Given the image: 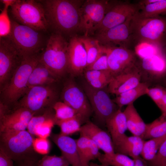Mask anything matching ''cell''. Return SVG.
<instances>
[{
  "mask_svg": "<svg viewBox=\"0 0 166 166\" xmlns=\"http://www.w3.org/2000/svg\"><path fill=\"white\" fill-rule=\"evenodd\" d=\"M45 10L49 29L53 33L71 35L78 31L80 12L83 0L40 1Z\"/></svg>",
  "mask_w": 166,
  "mask_h": 166,
  "instance_id": "6da1fadb",
  "label": "cell"
},
{
  "mask_svg": "<svg viewBox=\"0 0 166 166\" xmlns=\"http://www.w3.org/2000/svg\"><path fill=\"white\" fill-rule=\"evenodd\" d=\"M34 136L26 130L0 132V149L17 165L36 163L43 156L34 150Z\"/></svg>",
  "mask_w": 166,
  "mask_h": 166,
  "instance_id": "7a4b0ae2",
  "label": "cell"
},
{
  "mask_svg": "<svg viewBox=\"0 0 166 166\" xmlns=\"http://www.w3.org/2000/svg\"><path fill=\"white\" fill-rule=\"evenodd\" d=\"M39 53L23 57L8 82L1 89L0 104L12 108L17 105L28 88L30 75L39 61Z\"/></svg>",
  "mask_w": 166,
  "mask_h": 166,
  "instance_id": "3957f363",
  "label": "cell"
},
{
  "mask_svg": "<svg viewBox=\"0 0 166 166\" xmlns=\"http://www.w3.org/2000/svg\"><path fill=\"white\" fill-rule=\"evenodd\" d=\"M69 42L62 35L52 33L39 60L59 80L68 73Z\"/></svg>",
  "mask_w": 166,
  "mask_h": 166,
  "instance_id": "277c9868",
  "label": "cell"
},
{
  "mask_svg": "<svg viewBox=\"0 0 166 166\" xmlns=\"http://www.w3.org/2000/svg\"><path fill=\"white\" fill-rule=\"evenodd\" d=\"M138 12L131 20L132 39L136 40L139 44L147 43L163 47L166 34V19L159 16L143 17Z\"/></svg>",
  "mask_w": 166,
  "mask_h": 166,
  "instance_id": "5b68a950",
  "label": "cell"
},
{
  "mask_svg": "<svg viewBox=\"0 0 166 166\" xmlns=\"http://www.w3.org/2000/svg\"><path fill=\"white\" fill-rule=\"evenodd\" d=\"M12 19L36 30L45 32L49 29L44 7L40 1L17 0L10 6Z\"/></svg>",
  "mask_w": 166,
  "mask_h": 166,
  "instance_id": "8992f818",
  "label": "cell"
},
{
  "mask_svg": "<svg viewBox=\"0 0 166 166\" xmlns=\"http://www.w3.org/2000/svg\"><path fill=\"white\" fill-rule=\"evenodd\" d=\"M11 30L7 36L23 57L39 54L45 44L43 32L20 24L11 19Z\"/></svg>",
  "mask_w": 166,
  "mask_h": 166,
  "instance_id": "52a82bcc",
  "label": "cell"
},
{
  "mask_svg": "<svg viewBox=\"0 0 166 166\" xmlns=\"http://www.w3.org/2000/svg\"><path fill=\"white\" fill-rule=\"evenodd\" d=\"M55 83L28 88L17 105L28 109L34 114V116L42 114L52 108L58 101V92L54 86Z\"/></svg>",
  "mask_w": 166,
  "mask_h": 166,
  "instance_id": "ba28073f",
  "label": "cell"
},
{
  "mask_svg": "<svg viewBox=\"0 0 166 166\" xmlns=\"http://www.w3.org/2000/svg\"><path fill=\"white\" fill-rule=\"evenodd\" d=\"M111 5L105 0L84 1L80 9L78 31L83 32L85 36L95 32Z\"/></svg>",
  "mask_w": 166,
  "mask_h": 166,
  "instance_id": "9c48e42d",
  "label": "cell"
},
{
  "mask_svg": "<svg viewBox=\"0 0 166 166\" xmlns=\"http://www.w3.org/2000/svg\"><path fill=\"white\" fill-rule=\"evenodd\" d=\"M83 89L95 118L101 124L106 126L107 120L118 107L103 89L94 88L87 82L83 85Z\"/></svg>",
  "mask_w": 166,
  "mask_h": 166,
  "instance_id": "30bf717a",
  "label": "cell"
},
{
  "mask_svg": "<svg viewBox=\"0 0 166 166\" xmlns=\"http://www.w3.org/2000/svg\"><path fill=\"white\" fill-rule=\"evenodd\" d=\"M61 97L62 101L73 109L85 123L93 113L88 98L84 90L72 79L65 81Z\"/></svg>",
  "mask_w": 166,
  "mask_h": 166,
  "instance_id": "8fae6325",
  "label": "cell"
},
{
  "mask_svg": "<svg viewBox=\"0 0 166 166\" xmlns=\"http://www.w3.org/2000/svg\"><path fill=\"white\" fill-rule=\"evenodd\" d=\"M23 57L7 37L0 38V89L9 81Z\"/></svg>",
  "mask_w": 166,
  "mask_h": 166,
  "instance_id": "7c38bea8",
  "label": "cell"
},
{
  "mask_svg": "<svg viewBox=\"0 0 166 166\" xmlns=\"http://www.w3.org/2000/svg\"><path fill=\"white\" fill-rule=\"evenodd\" d=\"M34 115L28 109L17 105L10 109L0 105V132L26 130Z\"/></svg>",
  "mask_w": 166,
  "mask_h": 166,
  "instance_id": "4fadbf2b",
  "label": "cell"
},
{
  "mask_svg": "<svg viewBox=\"0 0 166 166\" xmlns=\"http://www.w3.org/2000/svg\"><path fill=\"white\" fill-rule=\"evenodd\" d=\"M139 10L138 5L128 2L112 4L102 22L96 29L97 33L104 31L121 24Z\"/></svg>",
  "mask_w": 166,
  "mask_h": 166,
  "instance_id": "5bb4252c",
  "label": "cell"
},
{
  "mask_svg": "<svg viewBox=\"0 0 166 166\" xmlns=\"http://www.w3.org/2000/svg\"><path fill=\"white\" fill-rule=\"evenodd\" d=\"M103 46L108 55L109 70L113 77L135 65V53L126 47Z\"/></svg>",
  "mask_w": 166,
  "mask_h": 166,
  "instance_id": "9a60e30c",
  "label": "cell"
},
{
  "mask_svg": "<svg viewBox=\"0 0 166 166\" xmlns=\"http://www.w3.org/2000/svg\"><path fill=\"white\" fill-rule=\"evenodd\" d=\"M133 16L121 24L97 33L95 38L103 46L125 47V44L132 39L131 22Z\"/></svg>",
  "mask_w": 166,
  "mask_h": 166,
  "instance_id": "2e32d148",
  "label": "cell"
},
{
  "mask_svg": "<svg viewBox=\"0 0 166 166\" xmlns=\"http://www.w3.org/2000/svg\"><path fill=\"white\" fill-rule=\"evenodd\" d=\"M68 61V73L77 76L84 72L87 63L86 52L79 37L76 35L71 36L69 42Z\"/></svg>",
  "mask_w": 166,
  "mask_h": 166,
  "instance_id": "e0dca14e",
  "label": "cell"
},
{
  "mask_svg": "<svg viewBox=\"0 0 166 166\" xmlns=\"http://www.w3.org/2000/svg\"><path fill=\"white\" fill-rule=\"evenodd\" d=\"M79 133L80 134L86 136L94 142L104 154L111 155L115 152L109 133L95 123L88 121L82 125Z\"/></svg>",
  "mask_w": 166,
  "mask_h": 166,
  "instance_id": "ac0fdd59",
  "label": "cell"
},
{
  "mask_svg": "<svg viewBox=\"0 0 166 166\" xmlns=\"http://www.w3.org/2000/svg\"><path fill=\"white\" fill-rule=\"evenodd\" d=\"M141 73L136 66L113 77L108 85L109 92L117 96L139 85Z\"/></svg>",
  "mask_w": 166,
  "mask_h": 166,
  "instance_id": "d6986e66",
  "label": "cell"
},
{
  "mask_svg": "<svg viewBox=\"0 0 166 166\" xmlns=\"http://www.w3.org/2000/svg\"><path fill=\"white\" fill-rule=\"evenodd\" d=\"M50 137L70 166H81L76 139L60 133H52Z\"/></svg>",
  "mask_w": 166,
  "mask_h": 166,
  "instance_id": "ffe728a7",
  "label": "cell"
},
{
  "mask_svg": "<svg viewBox=\"0 0 166 166\" xmlns=\"http://www.w3.org/2000/svg\"><path fill=\"white\" fill-rule=\"evenodd\" d=\"M141 59V67L147 72L158 78L166 75V55L163 49Z\"/></svg>",
  "mask_w": 166,
  "mask_h": 166,
  "instance_id": "44dd1931",
  "label": "cell"
},
{
  "mask_svg": "<svg viewBox=\"0 0 166 166\" xmlns=\"http://www.w3.org/2000/svg\"><path fill=\"white\" fill-rule=\"evenodd\" d=\"M144 141L138 136L126 135L114 146L115 152L134 159L140 155Z\"/></svg>",
  "mask_w": 166,
  "mask_h": 166,
  "instance_id": "7402d4cb",
  "label": "cell"
},
{
  "mask_svg": "<svg viewBox=\"0 0 166 166\" xmlns=\"http://www.w3.org/2000/svg\"><path fill=\"white\" fill-rule=\"evenodd\" d=\"M106 126L114 146L125 135L127 129L125 116L121 109L117 110L107 120Z\"/></svg>",
  "mask_w": 166,
  "mask_h": 166,
  "instance_id": "603a6c76",
  "label": "cell"
},
{
  "mask_svg": "<svg viewBox=\"0 0 166 166\" xmlns=\"http://www.w3.org/2000/svg\"><path fill=\"white\" fill-rule=\"evenodd\" d=\"M58 80L39 60L30 75L28 82V88L35 86L55 83Z\"/></svg>",
  "mask_w": 166,
  "mask_h": 166,
  "instance_id": "cb8c5ba5",
  "label": "cell"
},
{
  "mask_svg": "<svg viewBox=\"0 0 166 166\" xmlns=\"http://www.w3.org/2000/svg\"><path fill=\"white\" fill-rule=\"evenodd\" d=\"M123 112L126 118L127 129L133 135L142 139L146 124L137 112L133 103L128 105Z\"/></svg>",
  "mask_w": 166,
  "mask_h": 166,
  "instance_id": "d4e9b609",
  "label": "cell"
},
{
  "mask_svg": "<svg viewBox=\"0 0 166 166\" xmlns=\"http://www.w3.org/2000/svg\"><path fill=\"white\" fill-rule=\"evenodd\" d=\"M148 88L146 84L140 82L136 87L117 96L113 101L121 109L124 106L133 103L139 97L146 94Z\"/></svg>",
  "mask_w": 166,
  "mask_h": 166,
  "instance_id": "484cf974",
  "label": "cell"
},
{
  "mask_svg": "<svg viewBox=\"0 0 166 166\" xmlns=\"http://www.w3.org/2000/svg\"><path fill=\"white\" fill-rule=\"evenodd\" d=\"M79 38L86 52L87 67L92 64L103 53V46L95 38L84 35L79 36Z\"/></svg>",
  "mask_w": 166,
  "mask_h": 166,
  "instance_id": "4316f807",
  "label": "cell"
},
{
  "mask_svg": "<svg viewBox=\"0 0 166 166\" xmlns=\"http://www.w3.org/2000/svg\"><path fill=\"white\" fill-rule=\"evenodd\" d=\"M166 135V116L162 115L151 123L146 124L142 139L144 140L161 137Z\"/></svg>",
  "mask_w": 166,
  "mask_h": 166,
  "instance_id": "83f0119b",
  "label": "cell"
},
{
  "mask_svg": "<svg viewBox=\"0 0 166 166\" xmlns=\"http://www.w3.org/2000/svg\"><path fill=\"white\" fill-rule=\"evenodd\" d=\"M98 160L108 166H134V164L133 159L128 156L115 152L111 155L101 153Z\"/></svg>",
  "mask_w": 166,
  "mask_h": 166,
  "instance_id": "f1b7e54d",
  "label": "cell"
},
{
  "mask_svg": "<svg viewBox=\"0 0 166 166\" xmlns=\"http://www.w3.org/2000/svg\"><path fill=\"white\" fill-rule=\"evenodd\" d=\"M166 139V135L144 141L140 156L147 162L154 158L161 145Z\"/></svg>",
  "mask_w": 166,
  "mask_h": 166,
  "instance_id": "f546056e",
  "label": "cell"
},
{
  "mask_svg": "<svg viewBox=\"0 0 166 166\" xmlns=\"http://www.w3.org/2000/svg\"><path fill=\"white\" fill-rule=\"evenodd\" d=\"M85 122L80 118L75 117L67 120L57 121L56 125L59 127L61 134L69 136L80 132Z\"/></svg>",
  "mask_w": 166,
  "mask_h": 166,
  "instance_id": "4dcf8cb0",
  "label": "cell"
},
{
  "mask_svg": "<svg viewBox=\"0 0 166 166\" xmlns=\"http://www.w3.org/2000/svg\"><path fill=\"white\" fill-rule=\"evenodd\" d=\"M139 14L144 17H153L166 14V0H157L155 2L139 6Z\"/></svg>",
  "mask_w": 166,
  "mask_h": 166,
  "instance_id": "1f68e13d",
  "label": "cell"
},
{
  "mask_svg": "<svg viewBox=\"0 0 166 166\" xmlns=\"http://www.w3.org/2000/svg\"><path fill=\"white\" fill-rule=\"evenodd\" d=\"M52 108L54 111L56 121L78 117L85 123L73 109L62 101H57L53 105Z\"/></svg>",
  "mask_w": 166,
  "mask_h": 166,
  "instance_id": "d6a6232c",
  "label": "cell"
},
{
  "mask_svg": "<svg viewBox=\"0 0 166 166\" xmlns=\"http://www.w3.org/2000/svg\"><path fill=\"white\" fill-rule=\"evenodd\" d=\"M54 119H55V113L52 108L47 109L42 114L33 116L28 124L27 130L34 136L35 130L38 126L47 121Z\"/></svg>",
  "mask_w": 166,
  "mask_h": 166,
  "instance_id": "836d02e7",
  "label": "cell"
},
{
  "mask_svg": "<svg viewBox=\"0 0 166 166\" xmlns=\"http://www.w3.org/2000/svg\"><path fill=\"white\" fill-rule=\"evenodd\" d=\"M36 166H68L70 164L61 155H43L36 163Z\"/></svg>",
  "mask_w": 166,
  "mask_h": 166,
  "instance_id": "e575fe53",
  "label": "cell"
},
{
  "mask_svg": "<svg viewBox=\"0 0 166 166\" xmlns=\"http://www.w3.org/2000/svg\"><path fill=\"white\" fill-rule=\"evenodd\" d=\"M138 45L136 53L141 59L156 54L163 49L162 47L147 43H141Z\"/></svg>",
  "mask_w": 166,
  "mask_h": 166,
  "instance_id": "d590c367",
  "label": "cell"
},
{
  "mask_svg": "<svg viewBox=\"0 0 166 166\" xmlns=\"http://www.w3.org/2000/svg\"><path fill=\"white\" fill-rule=\"evenodd\" d=\"M9 6L4 5L0 14V37H6L10 34L11 30V21L8 15L7 10Z\"/></svg>",
  "mask_w": 166,
  "mask_h": 166,
  "instance_id": "8d00e7d4",
  "label": "cell"
},
{
  "mask_svg": "<svg viewBox=\"0 0 166 166\" xmlns=\"http://www.w3.org/2000/svg\"><path fill=\"white\" fill-rule=\"evenodd\" d=\"M103 46L104 51L91 65L86 67L85 70H109L108 55L105 48Z\"/></svg>",
  "mask_w": 166,
  "mask_h": 166,
  "instance_id": "74e56055",
  "label": "cell"
},
{
  "mask_svg": "<svg viewBox=\"0 0 166 166\" xmlns=\"http://www.w3.org/2000/svg\"><path fill=\"white\" fill-rule=\"evenodd\" d=\"M147 162L148 166H166V139L161 145L153 159Z\"/></svg>",
  "mask_w": 166,
  "mask_h": 166,
  "instance_id": "f35d334b",
  "label": "cell"
},
{
  "mask_svg": "<svg viewBox=\"0 0 166 166\" xmlns=\"http://www.w3.org/2000/svg\"><path fill=\"white\" fill-rule=\"evenodd\" d=\"M33 146L35 152L42 156L47 155L51 148V144L48 138H34Z\"/></svg>",
  "mask_w": 166,
  "mask_h": 166,
  "instance_id": "ab89813d",
  "label": "cell"
},
{
  "mask_svg": "<svg viewBox=\"0 0 166 166\" xmlns=\"http://www.w3.org/2000/svg\"><path fill=\"white\" fill-rule=\"evenodd\" d=\"M56 121L55 119H51L38 126L35 130V136L45 138L50 137L52 128L56 125Z\"/></svg>",
  "mask_w": 166,
  "mask_h": 166,
  "instance_id": "60d3db41",
  "label": "cell"
},
{
  "mask_svg": "<svg viewBox=\"0 0 166 166\" xmlns=\"http://www.w3.org/2000/svg\"><path fill=\"white\" fill-rule=\"evenodd\" d=\"M165 89L161 86L148 88L146 94L151 98L161 111L162 109V98Z\"/></svg>",
  "mask_w": 166,
  "mask_h": 166,
  "instance_id": "b9f144b4",
  "label": "cell"
},
{
  "mask_svg": "<svg viewBox=\"0 0 166 166\" xmlns=\"http://www.w3.org/2000/svg\"><path fill=\"white\" fill-rule=\"evenodd\" d=\"M84 73L85 77L87 82L93 80L113 77L109 70H87L85 71Z\"/></svg>",
  "mask_w": 166,
  "mask_h": 166,
  "instance_id": "7bdbcfd3",
  "label": "cell"
},
{
  "mask_svg": "<svg viewBox=\"0 0 166 166\" xmlns=\"http://www.w3.org/2000/svg\"><path fill=\"white\" fill-rule=\"evenodd\" d=\"M113 77L105 78L87 82L94 88L99 89H104L106 86L109 85Z\"/></svg>",
  "mask_w": 166,
  "mask_h": 166,
  "instance_id": "ee69618b",
  "label": "cell"
},
{
  "mask_svg": "<svg viewBox=\"0 0 166 166\" xmlns=\"http://www.w3.org/2000/svg\"><path fill=\"white\" fill-rule=\"evenodd\" d=\"M0 166H14V161L0 149Z\"/></svg>",
  "mask_w": 166,
  "mask_h": 166,
  "instance_id": "f6af8a7d",
  "label": "cell"
},
{
  "mask_svg": "<svg viewBox=\"0 0 166 166\" xmlns=\"http://www.w3.org/2000/svg\"><path fill=\"white\" fill-rule=\"evenodd\" d=\"M134 166H148L147 162L140 156L133 159Z\"/></svg>",
  "mask_w": 166,
  "mask_h": 166,
  "instance_id": "bcb514c9",
  "label": "cell"
},
{
  "mask_svg": "<svg viewBox=\"0 0 166 166\" xmlns=\"http://www.w3.org/2000/svg\"><path fill=\"white\" fill-rule=\"evenodd\" d=\"M162 115L166 116V88L165 89L162 98Z\"/></svg>",
  "mask_w": 166,
  "mask_h": 166,
  "instance_id": "7dc6e473",
  "label": "cell"
},
{
  "mask_svg": "<svg viewBox=\"0 0 166 166\" xmlns=\"http://www.w3.org/2000/svg\"><path fill=\"white\" fill-rule=\"evenodd\" d=\"M35 163H28L18 165V166H36Z\"/></svg>",
  "mask_w": 166,
  "mask_h": 166,
  "instance_id": "c3c4849f",
  "label": "cell"
},
{
  "mask_svg": "<svg viewBox=\"0 0 166 166\" xmlns=\"http://www.w3.org/2000/svg\"><path fill=\"white\" fill-rule=\"evenodd\" d=\"M89 166H108L102 164H99L93 162H90L89 164Z\"/></svg>",
  "mask_w": 166,
  "mask_h": 166,
  "instance_id": "681fc988",
  "label": "cell"
},
{
  "mask_svg": "<svg viewBox=\"0 0 166 166\" xmlns=\"http://www.w3.org/2000/svg\"><path fill=\"white\" fill-rule=\"evenodd\" d=\"M163 51L166 55V45H164L163 47Z\"/></svg>",
  "mask_w": 166,
  "mask_h": 166,
  "instance_id": "f907efd6",
  "label": "cell"
},
{
  "mask_svg": "<svg viewBox=\"0 0 166 166\" xmlns=\"http://www.w3.org/2000/svg\"><path fill=\"white\" fill-rule=\"evenodd\" d=\"M165 45H166V44Z\"/></svg>",
  "mask_w": 166,
  "mask_h": 166,
  "instance_id": "816d5d0a",
  "label": "cell"
},
{
  "mask_svg": "<svg viewBox=\"0 0 166 166\" xmlns=\"http://www.w3.org/2000/svg\"></svg>",
  "mask_w": 166,
  "mask_h": 166,
  "instance_id": "f5cc1de1",
  "label": "cell"
}]
</instances>
